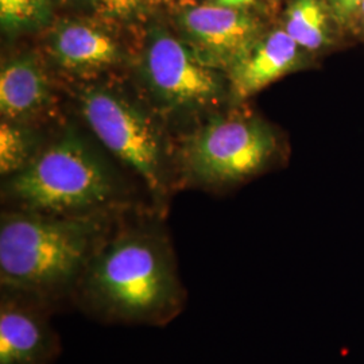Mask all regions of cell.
I'll return each instance as SVG.
<instances>
[{"mask_svg":"<svg viewBox=\"0 0 364 364\" xmlns=\"http://www.w3.org/2000/svg\"><path fill=\"white\" fill-rule=\"evenodd\" d=\"M75 299L105 321L162 326L181 312L185 290L159 242L129 235L92 257Z\"/></svg>","mask_w":364,"mask_h":364,"instance_id":"cell-1","label":"cell"},{"mask_svg":"<svg viewBox=\"0 0 364 364\" xmlns=\"http://www.w3.org/2000/svg\"><path fill=\"white\" fill-rule=\"evenodd\" d=\"M97 225L85 218L38 212L3 215L0 284L3 290L52 306L75 299L92 259Z\"/></svg>","mask_w":364,"mask_h":364,"instance_id":"cell-2","label":"cell"},{"mask_svg":"<svg viewBox=\"0 0 364 364\" xmlns=\"http://www.w3.org/2000/svg\"><path fill=\"white\" fill-rule=\"evenodd\" d=\"M14 197L30 212L84 218L112 195L100 164L73 138L54 144L10 185Z\"/></svg>","mask_w":364,"mask_h":364,"instance_id":"cell-3","label":"cell"},{"mask_svg":"<svg viewBox=\"0 0 364 364\" xmlns=\"http://www.w3.org/2000/svg\"><path fill=\"white\" fill-rule=\"evenodd\" d=\"M275 149L273 132L258 122L220 119L195 134L186 161L203 181L221 183L255 173Z\"/></svg>","mask_w":364,"mask_h":364,"instance_id":"cell-4","label":"cell"},{"mask_svg":"<svg viewBox=\"0 0 364 364\" xmlns=\"http://www.w3.org/2000/svg\"><path fill=\"white\" fill-rule=\"evenodd\" d=\"M81 107L100 142L156 191L161 185V154L156 131L147 119L130 103L103 88L84 92Z\"/></svg>","mask_w":364,"mask_h":364,"instance_id":"cell-5","label":"cell"},{"mask_svg":"<svg viewBox=\"0 0 364 364\" xmlns=\"http://www.w3.org/2000/svg\"><path fill=\"white\" fill-rule=\"evenodd\" d=\"M149 85L170 105H203L218 99L220 78L197 53L169 33L156 30L144 58Z\"/></svg>","mask_w":364,"mask_h":364,"instance_id":"cell-6","label":"cell"},{"mask_svg":"<svg viewBox=\"0 0 364 364\" xmlns=\"http://www.w3.org/2000/svg\"><path fill=\"white\" fill-rule=\"evenodd\" d=\"M49 306L1 289L0 364H50L58 338L49 323Z\"/></svg>","mask_w":364,"mask_h":364,"instance_id":"cell-7","label":"cell"},{"mask_svg":"<svg viewBox=\"0 0 364 364\" xmlns=\"http://www.w3.org/2000/svg\"><path fill=\"white\" fill-rule=\"evenodd\" d=\"M182 26L212 63L234 65L255 45L258 26L239 9L198 6L182 14Z\"/></svg>","mask_w":364,"mask_h":364,"instance_id":"cell-8","label":"cell"},{"mask_svg":"<svg viewBox=\"0 0 364 364\" xmlns=\"http://www.w3.org/2000/svg\"><path fill=\"white\" fill-rule=\"evenodd\" d=\"M299 43L287 31H274L257 42L232 65L231 81L240 97H248L290 72L299 63Z\"/></svg>","mask_w":364,"mask_h":364,"instance_id":"cell-9","label":"cell"},{"mask_svg":"<svg viewBox=\"0 0 364 364\" xmlns=\"http://www.w3.org/2000/svg\"><path fill=\"white\" fill-rule=\"evenodd\" d=\"M55 61L66 69L90 70L117 63V43L105 31L82 22H68L52 37Z\"/></svg>","mask_w":364,"mask_h":364,"instance_id":"cell-10","label":"cell"},{"mask_svg":"<svg viewBox=\"0 0 364 364\" xmlns=\"http://www.w3.org/2000/svg\"><path fill=\"white\" fill-rule=\"evenodd\" d=\"M48 96V78L33 57L14 58L1 68L0 109L4 117H26L45 105Z\"/></svg>","mask_w":364,"mask_h":364,"instance_id":"cell-11","label":"cell"},{"mask_svg":"<svg viewBox=\"0 0 364 364\" xmlns=\"http://www.w3.org/2000/svg\"><path fill=\"white\" fill-rule=\"evenodd\" d=\"M287 34L299 46L318 49L326 42V14L318 0H293L287 10Z\"/></svg>","mask_w":364,"mask_h":364,"instance_id":"cell-12","label":"cell"},{"mask_svg":"<svg viewBox=\"0 0 364 364\" xmlns=\"http://www.w3.org/2000/svg\"><path fill=\"white\" fill-rule=\"evenodd\" d=\"M28 144L22 130L10 123L1 122L0 126V170L1 174H11L26 162Z\"/></svg>","mask_w":364,"mask_h":364,"instance_id":"cell-13","label":"cell"},{"mask_svg":"<svg viewBox=\"0 0 364 364\" xmlns=\"http://www.w3.org/2000/svg\"><path fill=\"white\" fill-rule=\"evenodd\" d=\"M46 13V0H0V19L7 30L38 23Z\"/></svg>","mask_w":364,"mask_h":364,"instance_id":"cell-14","label":"cell"},{"mask_svg":"<svg viewBox=\"0 0 364 364\" xmlns=\"http://www.w3.org/2000/svg\"><path fill=\"white\" fill-rule=\"evenodd\" d=\"M105 13L117 16H127L136 11L144 0H96Z\"/></svg>","mask_w":364,"mask_h":364,"instance_id":"cell-15","label":"cell"},{"mask_svg":"<svg viewBox=\"0 0 364 364\" xmlns=\"http://www.w3.org/2000/svg\"><path fill=\"white\" fill-rule=\"evenodd\" d=\"M329 3L338 19L347 21L362 7L363 0H329Z\"/></svg>","mask_w":364,"mask_h":364,"instance_id":"cell-16","label":"cell"},{"mask_svg":"<svg viewBox=\"0 0 364 364\" xmlns=\"http://www.w3.org/2000/svg\"><path fill=\"white\" fill-rule=\"evenodd\" d=\"M218 3L224 7H232V9H242L254 3V0H218Z\"/></svg>","mask_w":364,"mask_h":364,"instance_id":"cell-17","label":"cell"},{"mask_svg":"<svg viewBox=\"0 0 364 364\" xmlns=\"http://www.w3.org/2000/svg\"><path fill=\"white\" fill-rule=\"evenodd\" d=\"M362 9H363V13H364V0H363V4H362Z\"/></svg>","mask_w":364,"mask_h":364,"instance_id":"cell-18","label":"cell"}]
</instances>
